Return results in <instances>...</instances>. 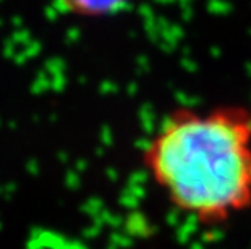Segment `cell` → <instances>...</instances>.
I'll return each mask as SVG.
<instances>
[{
  "instance_id": "cell-2",
  "label": "cell",
  "mask_w": 251,
  "mask_h": 249,
  "mask_svg": "<svg viewBox=\"0 0 251 249\" xmlns=\"http://www.w3.org/2000/svg\"><path fill=\"white\" fill-rule=\"evenodd\" d=\"M63 13L81 20H105L124 13L131 0H55Z\"/></svg>"
},
{
  "instance_id": "cell-1",
  "label": "cell",
  "mask_w": 251,
  "mask_h": 249,
  "mask_svg": "<svg viewBox=\"0 0 251 249\" xmlns=\"http://www.w3.org/2000/svg\"><path fill=\"white\" fill-rule=\"evenodd\" d=\"M143 170L186 219L217 228L251 210V105L169 110L144 141Z\"/></svg>"
}]
</instances>
